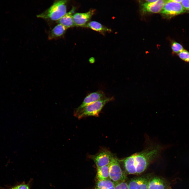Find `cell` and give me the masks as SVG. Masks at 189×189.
Returning <instances> with one entry per match:
<instances>
[{
	"instance_id": "cell-22",
	"label": "cell",
	"mask_w": 189,
	"mask_h": 189,
	"mask_svg": "<svg viewBox=\"0 0 189 189\" xmlns=\"http://www.w3.org/2000/svg\"><path fill=\"white\" fill-rule=\"evenodd\" d=\"M14 188L15 189H29L28 186L25 184L20 185Z\"/></svg>"
},
{
	"instance_id": "cell-1",
	"label": "cell",
	"mask_w": 189,
	"mask_h": 189,
	"mask_svg": "<svg viewBox=\"0 0 189 189\" xmlns=\"http://www.w3.org/2000/svg\"><path fill=\"white\" fill-rule=\"evenodd\" d=\"M164 148L158 144L149 145L141 152L133 154L136 166V174L144 172L149 165L160 155Z\"/></svg>"
},
{
	"instance_id": "cell-3",
	"label": "cell",
	"mask_w": 189,
	"mask_h": 189,
	"mask_svg": "<svg viewBox=\"0 0 189 189\" xmlns=\"http://www.w3.org/2000/svg\"><path fill=\"white\" fill-rule=\"evenodd\" d=\"M114 99L113 97H106L85 107L74 116L79 119L90 116H98L105 105Z\"/></svg>"
},
{
	"instance_id": "cell-19",
	"label": "cell",
	"mask_w": 189,
	"mask_h": 189,
	"mask_svg": "<svg viewBox=\"0 0 189 189\" xmlns=\"http://www.w3.org/2000/svg\"><path fill=\"white\" fill-rule=\"evenodd\" d=\"M179 57L183 60L189 62V52L184 50L178 54Z\"/></svg>"
},
{
	"instance_id": "cell-12",
	"label": "cell",
	"mask_w": 189,
	"mask_h": 189,
	"mask_svg": "<svg viewBox=\"0 0 189 189\" xmlns=\"http://www.w3.org/2000/svg\"><path fill=\"white\" fill-rule=\"evenodd\" d=\"M75 8L73 7L60 19L57 21V23L63 25L67 29L75 26L73 18Z\"/></svg>"
},
{
	"instance_id": "cell-13",
	"label": "cell",
	"mask_w": 189,
	"mask_h": 189,
	"mask_svg": "<svg viewBox=\"0 0 189 189\" xmlns=\"http://www.w3.org/2000/svg\"><path fill=\"white\" fill-rule=\"evenodd\" d=\"M122 160L126 170L128 173L130 174H136V166L133 154Z\"/></svg>"
},
{
	"instance_id": "cell-15",
	"label": "cell",
	"mask_w": 189,
	"mask_h": 189,
	"mask_svg": "<svg viewBox=\"0 0 189 189\" xmlns=\"http://www.w3.org/2000/svg\"><path fill=\"white\" fill-rule=\"evenodd\" d=\"M97 180L102 181L110 179L109 165L97 168Z\"/></svg>"
},
{
	"instance_id": "cell-18",
	"label": "cell",
	"mask_w": 189,
	"mask_h": 189,
	"mask_svg": "<svg viewBox=\"0 0 189 189\" xmlns=\"http://www.w3.org/2000/svg\"><path fill=\"white\" fill-rule=\"evenodd\" d=\"M171 48L172 51L176 53H179L184 50L182 46L180 44L176 42H174L172 43Z\"/></svg>"
},
{
	"instance_id": "cell-24",
	"label": "cell",
	"mask_w": 189,
	"mask_h": 189,
	"mask_svg": "<svg viewBox=\"0 0 189 189\" xmlns=\"http://www.w3.org/2000/svg\"><path fill=\"white\" fill-rule=\"evenodd\" d=\"M157 0H146L145 1L146 2L149 3H153L156 2Z\"/></svg>"
},
{
	"instance_id": "cell-9",
	"label": "cell",
	"mask_w": 189,
	"mask_h": 189,
	"mask_svg": "<svg viewBox=\"0 0 189 189\" xmlns=\"http://www.w3.org/2000/svg\"><path fill=\"white\" fill-rule=\"evenodd\" d=\"M94 13V10H92L85 13L74 14L73 18L75 26L86 27Z\"/></svg>"
},
{
	"instance_id": "cell-20",
	"label": "cell",
	"mask_w": 189,
	"mask_h": 189,
	"mask_svg": "<svg viewBox=\"0 0 189 189\" xmlns=\"http://www.w3.org/2000/svg\"><path fill=\"white\" fill-rule=\"evenodd\" d=\"M115 189H129L128 183L125 181L115 184Z\"/></svg>"
},
{
	"instance_id": "cell-10",
	"label": "cell",
	"mask_w": 189,
	"mask_h": 189,
	"mask_svg": "<svg viewBox=\"0 0 189 189\" xmlns=\"http://www.w3.org/2000/svg\"><path fill=\"white\" fill-rule=\"evenodd\" d=\"M148 189H172L170 184L164 178L159 176L153 177L149 182Z\"/></svg>"
},
{
	"instance_id": "cell-5",
	"label": "cell",
	"mask_w": 189,
	"mask_h": 189,
	"mask_svg": "<svg viewBox=\"0 0 189 189\" xmlns=\"http://www.w3.org/2000/svg\"><path fill=\"white\" fill-rule=\"evenodd\" d=\"M114 156L108 150L103 148L97 154L90 157L95 163L97 168L109 165Z\"/></svg>"
},
{
	"instance_id": "cell-7",
	"label": "cell",
	"mask_w": 189,
	"mask_h": 189,
	"mask_svg": "<svg viewBox=\"0 0 189 189\" xmlns=\"http://www.w3.org/2000/svg\"><path fill=\"white\" fill-rule=\"evenodd\" d=\"M148 174L131 179L128 183L129 189H148L149 182L153 177Z\"/></svg>"
},
{
	"instance_id": "cell-21",
	"label": "cell",
	"mask_w": 189,
	"mask_h": 189,
	"mask_svg": "<svg viewBox=\"0 0 189 189\" xmlns=\"http://www.w3.org/2000/svg\"><path fill=\"white\" fill-rule=\"evenodd\" d=\"M181 3L185 9L189 10V0H182Z\"/></svg>"
},
{
	"instance_id": "cell-11",
	"label": "cell",
	"mask_w": 189,
	"mask_h": 189,
	"mask_svg": "<svg viewBox=\"0 0 189 189\" xmlns=\"http://www.w3.org/2000/svg\"><path fill=\"white\" fill-rule=\"evenodd\" d=\"M166 0H157L153 3L145 2L142 4L143 11L145 12L158 13L161 12L163 8Z\"/></svg>"
},
{
	"instance_id": "cell-16",
	"label": "cell",
	"mask_w": 189,
	"mask_h": 189,
	"mask_svg": "<svg viewBox=\"0 0 189 189\" xmlns=\"http://www.w3.org/2000/svg\"><path fill=\"white\" fill-rule=\"evenodd\" d=\"M86 27L89 28L91 29L103 33L107 32H111V29L102 25L99 22L95 21H92L88 22L86 24Z\"/></svg>"
},
{
	"instance_id": "cell-8",
	"label": "cell",
	"mask_w": 189,
	"mask_h": 189,
	"mask_svg": "<svg viewBox=\"0 0 189 189\" xmlns=\"http://www.w3.org/2000/svg\"><path fill=\"white\" fill-rule=\"evenodd\" d=\"M106 97L102 91H98L91 93L84 98L81 104L75 109L74 114L77 113L85 107Z\"/></svg>"
},
{
	"instance_id": "cell-6",
	"label": "cell",
	"mask_w": 189,
	"mask_h": 189,
	"mask_svg": "<svg viewBox=\"0 0 189 189\" xmlns=\"http://www.w3.org/2000/svg\"><path fill=\"white\" fill-rule=\"evenodd\" d=\"M185 12L181 4L166 0V2L160 12L161 13L168 17H172Z\"/></svg>"
},
{
	"instance_id": "cell-14",
	"label": "cell",
	"mask_w": 189,
	"mask_h": 189,
	"mask_svg": "<svg viewBox=\"0 0 189 189\" xmlns=\"http://www.w3.org/2000/svg\"><path fill=\"white\" fill-rule=\"evenodd\" d=\"M67 29L62 25L58 24L50 32L49 39L51 40L61 36L65 33Z\"/></svg>"
},
{
	"instance_id": "cell-4",
	"label": "cell",
	"mask_w": 189,
	"mask_h": 189,
	"mask_svg": "<svg viewBox=\"0 0 189 189\" xmlns=\"http://www.w3.org/2000/svg\"><path fill=\"white\" fill-rule=\"evenodd\" d=\"M119 162L120 160L114 156L109 165V179L115 184L125 181L127 179L125 174L121 169Z\"/></svg>"
},
{
	"instance_id": "cell-2",
	"label": "cell",
	"mask_w": 189,
	"mask_h": 189,
	"mask_svg": "<svg viewBox=\"0 0 189 189\" xmlns=\"http://www.w3.org/2000/svg\"><path fill=\"white\" fill-rule=\"evenodd\" d=\"M67 1V0L55 1L48 8L37 15V17L57 21L66 13Z\"/></svg>"
},
{
	"instance_id": "cell-25",
	"label": "cell",
	"mask_w": 189,
	"mask_h": 189,
	"mask_svg": "<svg viewBox=\"0 0 189 189\" xmlns=\"http://www.w3.org/2000/svg\"><path fill=\"white\" fill-rule=\"evenodd\" d=\"M12 189H15V188H14Z\"/></svg>"
},
{
	"instance_id": "cell-17",
	"label": "cell",
	"mask_w": 189,
	"mask_h": 189,
	"mask_svg": "<svg viewBox=\"0 0 189 189\" xmlns=\"http://www.w3.org/2000/svg\"><path fill=\"white\" fill-rule=\"evenodd\" d=\"M115 184L110 179L97 180L93 189H115Z\"/></svg>"
},
{
	"instance_id": "cell-23",
	"label": "cell",
	"mask_w": 189,
	"mask_h": 189,
	"mask_svg": "<svg viewBox=\"0 0 189 189\" xmlns=\"http://www.w3.org/2000/svg\"><path fill=\"white\" fill-rule=\"evenodd\" d=\"M182 0H170V1L175 2V3H180L181 2Z\"/></svg>"
}]
</instances>
